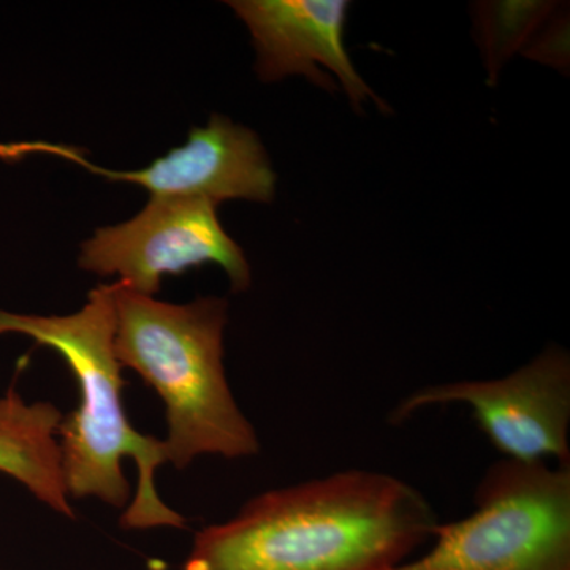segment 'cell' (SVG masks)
I'll use <instances>...</instances> for the list:
<instances>
[{
    "label": "cell",
    "mask_w": 570,
    "mask_h": 570,
    "mask_svg": "<svg viewBox=\"0 0 570 570\" xmlns=\"http://www.w3.org/2000/svg\"><path fill=\"white\" fill-rule=\"evenodd\" d=\"M438 524L404 480L347 469L249 499L195 534L183 570H389Z\"/></svg>",
    "instance_id": "obj_1"
},
{
    "label": "cell",
    "mask_w": 570,
    "mask_h": 570,
    "mask_svg": "<svg viewBox=\"0 0 570 570\" xmlns=\"http://www.w3.org/2000/svg\"><path fill=\"white\" fill-rule=\"evenodd\" d=\"M115 332L116 283L97 285L85 306L67 316L0 309V335L29 337L58 352L77 381L80 403L58 430L70 499L124 509V530H184L186 519L157 493V469L167 464L164 441L138 431L124 409Z\"/></svg>",
    "instance_id": "obj_2"
},
{
    "label": "cell",
    "mask_w": 570,
    "mask_h": 570,
    "mask_svg": "<svg viewBox=\"0 0 570 570\" xmlns=\"http://www.w3.org/2000/svg\"><path fill=\"white\" fill-rule=\"evenodd\" d=\"M227 322L228 302L219 296L176 305L116 281V356L163 401L167 463L179 471L200 456L242 460L261 452L225 374Z\"/></svg>",
    "instance_id": "obj_3"
},
{
    "label": "cell",
    "mask_w": 570,
    "mask_h": 570,
    "mask_svg": "<svg viewBox=\"0 0 570 570\" xmlns=\"http://www.w3.org/2000/svg\"><path fill=\"white\" fill-rule=\"evenodd\" d=\"M474 502L438 524L425 554L389 570H570V466L499 461Z\"/></svg>",
    "instance_id": "obj_4"
},
{
    "label": "cell",
    "mask_w": 570,
    "mask_h": 570,
    "mask_svg": "<svg viewBox=\"0 0 570 570\" xmlns=\"http://www.w3.org/2000/svg\"><path fill=\"white\" fill-rule=\"evenodd\" d=\"M208 264L224 269L232 292L250 287L249 262L224 230L217 205L194 198L151 197L132 219L97 228L78 255L82 272L116 276L149 296L159 294L165 276Z\"/></svg>",
    "instance_id": "obj_5"
},
{
    "label": "cell",
    "mask_w": 570,
    "mask_h": 570,
    "mask_svg": "<svg viewBox=\"0 0 570 570\" xmlns=\"http://www.w3.org/2000/svg\"><path fill=\"white\" fill-rule=\"evenodd\" d=\"M464 404L480 430L517 463L569 466L570 358L549 347L504 377L459 381L415 390L396 404L390 422H406L431 406Z\"/></svg>",
    "instance_id": "obj_6"
},
{
    "label": "cell",
    "mask_w": 570,
    "mask_h": 570,
    "mask_svg": "<svg viewBox=\"0 0 570 570\" xmlns=\"http://www.w3.org/2000/svg\"><path fill=\"white\" fill-rule=\"evenodd\" d=\"M249 29L264 82L303 75L326 91H336L332 71L355 110L374 100L381 110L389 105L360 77L344 47V24L351 3L346 0H234L227 2Z\"/></svg>",
    "instance_id": "obj_7"
},
{
    "label": "cell",
    "mask_w": 570,
    "mask_h": 570,
    "mask_svg": "<svg viewBox=\"0 0 570 570\" xmlns=\"http://www.w3.org/2000/svg\"><path fill=\"white\" fill-rule=\"evenodd\" d=\"M88 168L115 181L140 186L151 197L219 205L225 200L269 204L276 195V174L261 138L223 115H213L205 127H194L183 146L140 170H104L91 164Z\"/></svg>",
    "instance_id": "obj_8"
},
{
    "label": "cell",
    "mask_w": 570,
    "mask_h": 570,
    "mask_svg": "<svg viewBox=\"0 0 570 570\" xmlns=\"http://www.w3.org/2000/svg\"><path fill=\"white\" fill-rule=\"evenodd\" d=\"M63 414L50 401H29L17 387L0 396V472L21 483L37 501L75 519L63 483L58 430Z\"/></svg>",
    "instance_id": "obj_9"
},
{
    "label": "cell",
    "mask_w": 570,
    "mask_h": 570,
    "mask_svg": "<svg viewBox=\"0 0 570 570\" xmlns=\"http://www.w3.org/2000/svg\"><path fill=\"white\" fill-rule=\"evenodd\" d=\"M554 10L550 2H483L475 6L480 48L485 58L490 85L513 52L527 47V40Z\"/></svg>",
    "instance_id": "obj_10"
}]
</instances>
